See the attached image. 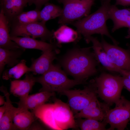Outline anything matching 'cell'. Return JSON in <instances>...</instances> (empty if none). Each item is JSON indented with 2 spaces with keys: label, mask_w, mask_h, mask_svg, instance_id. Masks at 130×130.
<instances>
[{
  "label": "cell",
  "mask_w": 130,
  "mask_h": 130,
  "mask_svg": "<svg viewBox=\"0 0 130 130\" xmlns=\"http://www.w3.org/2000/svg\"><path fill=\"white\" fill-rule=\"evenodd\" d=\"M92 47H75L69 50L59 59V65L67 74L86 83L89 78L98 73L100 64Z\"/></svg>",
  "instance_id": "6da1fadb"
},
{
  "label": "cell",
  "mask_w": 130,
  "mask_h": 130,
  "mask_svg": "<svg viewBox=\"0 0 130 130\" xmlns=\"http://www.w3.org/2000/svg\"><path fill=\"white\" fill-rule=\"evenodd\" d=\"M111 0H101V5L94 12L70 24L75 27L79 34L83 36L86 43L90 42V39L93 34H98L106 36L110 38L114 44L119 43L110 34L106 22L109 19L108 11Z\"/></svg>",
  "instance_id": "7a4b0ae2"
},
{
  "label": "cell",
  "mask_w": 130,
  "mask_h": 130,
  "mask_svg": "<svg viewBox=\"0 0 130 130\" xmlns=\"http://www.w3.org/2000/svg\"><path fill=\"white\" fill-rule=\"evenodd\" d=\"M67 74L59 64H53L50 69L41 76L36 77V82L42 86L40 91L61 93L77 85L86 83L68 78Z\"/></svg>",
  "instance_id": "3957f363"
},
{
  "label": "cell",
  "mask_w": 130,
  "mask_h": 130,
  "mask_svg": "<svg viewBox=\"0 0 130 130\" xmlns=\"http://www.w3.org/2000/svg\"><path fill=\"white\" fill-rule=\"evenodd\" d=\"M94 81L97 94L106 103L111 105L119 99L124 87L121 76L102 72Z\"/></svg>",
  "instance_id": "277c9868"
},
{
  "label": "cell",
  "mask_w": 130,
  "mask_h": 130,
  "mask_svg": "<svg viewBox=\"0 0 130 130\" xmlns=\"http://www.w3.org/2000/svg\"><path fill=\"white\" fill-rule=\"evenodd\" d=\"M96 0H58L63 5L58 21L61 25L71 24L88 15Z\"/></svg>",
  "instance_id": "5b68a950"
},
{
  "label": "cell",
  "mask_w": 130,
  "mask_h": 130,
  "mask_svg": "<svg viewBox=\"0 0 130 130\" xmlns=\"http://www.w3.org/2000/svg\"><path fill=\"white\" fill-rule=\"evenodd\" d=\"M49 110L51 122L58 130L77 129L74 115L68 103L54 98Z\"/></svg>",
  "instance_id": "8992f818"
},
{
  "label": "cell",
  "mask_w": 130,
  "mask_h": 130,
  "mask_svg": "<svg viewBox=\"0 0 130 130\" xmlns=\"http://www.w3.org/2000/svg\"><path fill=\"white\" fill-rule=\"evenodd\" d=\"M46 23L41 21L26 24H12L9 25L10 37H32L34 39L39 38L41 40L48 41L50 43L54 38V31L49 30Z\"/></svg>",
  "instance_id": "52a82bcc"
},
{
  "label": "cell",
  "mask_w": 130,
  "mask_h": 130,
  "mask_svg": "<svg viewBox=\"0 0 130 130\" xmlns=\"http://www.w3.org/2000/svg\"><path fill=\"white\" fill-rule=\"evenodd\" d=\"M60 93L67 97L68 104L74 115L86 107L97 97V94L94 80L82 90L70 89Z\"/></svg>",
  "instance_id": "ba28073f"
},
{
  "label": "cell",
  "mask_w": 130,
  "mask_h": 130,
  "mask_svg": "<svg viewBox=\"0 0 130 130\" xmlns=\"http://www.w3.org/2000/svg\"><path fill=\"white\" fill-rule=\"evenodd\" d=\"M115 104V107L108 111L103 121L110 125L107 130H123L130 120V101L121 96Z\"/></svg>",
  "instance_id": "9c48e42d"
},
{
  "label": "cell",
  "mask_w": 130,
  "mask_h": 130,
  "mask_svg": "<svg viewBox=\"0 0 130 130\" xmlns=\"http://www.w3.org/2000/svg\"><path fill=\"white\" fill-rule=\"evenodd\" d=\"M101 42L108 61L117 68L130 71V51L107 42L101 36Z\"/></svg>",
  "instance_id": "30bf717a"
},
{
  "label": "cell",
  "mask_w": 130,
  "mask_h": 130,
  "mask_svg": "<svg viewBox=\"0 0 130 130\" xmlns=\"http://www.w3.org/2000/svg\"><path fill=\"white\" fill-rule=\"evenodd\" d=\"M110 105L100 102L96 97L85 108L74 115L75 119L84 118L101 121L104 119L110 110Z\"/></svg>",
  "instance_id": "8fae6325"
},
{
  "label": "cell",
  "mask_w": 130,
  "mask_h": 130,
  "mask_svg": "<svg viewBox=\"0 0 130 130\" xmlns=\"http://www.w3.org/2000/svg\"><path fill=\"white\" fill-rule=\"evenodd\" d=\"M11 39L21 48L26 49H35L42 51L43 52L50 50L57 49L61 46L57 43H47L41 40L29 37H10Z\"/></svg>",
  "instance_id": "7c38bea8"
},
{
  "label": "cell",
  "mask_w": 130,
  "mask_h": 130,
  "mask_svg": "<svg viewBox=\"0 0 130 130\" xmlns=\"http://www.w3.org/2000/svg\"><path fill=\"white\" fill-rule=\"evenodd\" d=\"M58 52V49L48 50L43 52L38 58L33 59L30 67L33 74L42 75L47 71L53 64Z\"/></svg>",
  "instance_id": "4fadbf2b"
},
{
  "label": "cell",
  "mask_w": 130,
  "mask_h": 130,
  "mask_svg": "<svg viewBox=\"0 0 130 130\" xmlns=\"http://www.w3.org/2000/svg\"><path fill=\"white\" fill-rule=\"evenodd\" d=\"M36 82V77L28 73L22 80H11L10 91L11 94L20 98L28 95Z\"/></svg>",
  "instance_id": "5bb4252c"
},
{
  "label": "cell",
  "mask_w": 130,
  "mask_h": 130,
  "mask_svg": "<svg viewBox=\"0 0 130 130\" xmlns=\"http://www.w3.org/2000/svg\"><path fill=\"white\" fill-rule=\"evenodd\" d=\"M108 16L113 23L112 32L123 27L130 29V8L119 9L115 5H111L108 11Z\"/></svg>",
  "instance_id": "9a60e30c"
},
{
  "label": "cell",
  "mask_w": 130,
  "mask_h": 130,
  "mask_svg": "<svg viewBox=\"0 0 130 130\" xmlns=\"http://www.w3.org/2000/svg\"><path fill=\"white\" fill-rule=\"evenodd\" d=\"M55 92L40 91L35 94L28 95L20 98L16 104L19 107L28 110H33L45 104L51 97H54Z\"/></svg>",
  "instance_id": "2e32d148"
},
{
  "label": "cell",
  "mask_w": 130,
  "mask_h": 130,
  "mask_svg": "<svg viewBox=\"0 0 130 130\" xmlns=\"http://www.w3.org/2000/svg\"><path fill=\"white\" fill-rule=\"evenodd\" d=\"M27 3V0H0L1 9L3 11L9 25L23 12Z\"/></svg>",
  "instance_id": "e0dca14e"
},
{
  "label": "cell",
  "mask_w": 130,
  "mask_h": 130,
  "mask_svg": "<svg viewBox=\"0 0 130 130\" xmlns=\"http://www.w3.org/2000/svg\"><path fill=\"white\" fill-rule=\"evenodd\" d=\"M36 117L32 112L24 108L18 107L14 108L13 122L15 130H26L34 122Z\"/></svg>",
  "instance_id": "ac0fdd59"
},
{
  "label": "cell",
  "mask_w": 130,
  "mask_h": 130,
  "mask_svg": "<svg viewBox=\"0 0 130 130\" xmlns=\"http://www.w3.org/2000/svg\"><path fill=\"white\" fill-rule=\"evenodd\" d=\"M8 22L3 11L0 12V47L9 50L22 48L11 39Z\"/></svg>",
  "instance_id": "d6986e66"
},
{
  "label": "cell",
  "mask_w": 130,
  "mask_h": 130,
  "mask_svg": "<svg viewBox=\"0 0 130 130\" xmlns=\"http://www.w3.org/2000/svg\"><path fill=\"white\" fill-rule=\"evenodd\" d=\"M0 90L4 94L6 100L5 103L6 110L0 119V130H15L13 122V113L15 107L12 104L10 99V94L6 88L4 86L0 87Z\"/></svg>",
  "instance_id": "ffe728a7"
},
{
  "label": "cell",
  "mask_w": 130,
  "mask_h": 130,
  "mask_svg": "<svg viewBox=\"0 0 130 130\" xmlns=\"http://www.w3.org/2000/svg\"><path fill=\"white\" fill-rule=\"evenodd\" d=\"M90 42L92 44V48L96 57L99 62L106 69L110 71L119 73L120 69L111 64L108 60L106 53L100 42L96 37L91 36Z\"/></svg>",
  "instance_id": "44dd1931"
},
{
  "label": "cell",
  "mask_w": 130,
  "mask_h": 130,
  "mask_svg": "<svg viewBox=\"0 0 130 130\" xmlns=\"http://www.w3.org/2000/svg\"><path fill=\"white\" fill-rule=\"evenodd\" d=\"M25 49L21 48L15 50H7L0 47V74H2L5 66L12 67L17 64L20 58Z\"/></svg>",
  "instance_id": "7402d4cb"
},
{
  "label": "cell",
  "mask_w": 130,
  "mask_h": 130,
  "mask_svg": "<svg viewBox=\"0 0 130 130\" xmlns=\"http://www.w3.org/2000/svg\"><path fill=\"white\" fill-rule=\"evenodd\" d=\"M53 34L54 38L59 45L62 43L76 42L80 39L81 35L77 31L65 25H62L54 31Z\"/></svg>",
  "instance_id": "603a6c76"
},
{
  "label": "cell",
  "mask_w": 130,
  "mask_h": 130,
  "mask_svg": "<svg viewBox=\"0 0 130 130\" xmlns=\"http://www.w3.org/2000/svg\"><path fill=\"white\" fill-rule=\"evenodd\" d=\"M31 72L30 67L26 65V61L23 59L10 69L4 71L2 73V78L3 79L6 80L11 78L18 79L25 74Z\"/></svg>",
  "instance_id": "cb8c5ba5"
},
{
  "label": "cell",
  "mask_w": 130,
  "mask_h": 130,
  "mask_svg": "<svg viewBox=\"0 0 130 130\" xmlns=\"http://www.w3.org/2000/svg\"><path fill=\"white\" fill-rule=\"evenodd\" d=\"M43 8L40 11V21L46 23V21L60 17L62 12V8L53 4L47 2Z\"/></svg>",
  "instance_id": "d4e9b609"
},
{
  "label": "cell",
  "mask_w": 130,
  "mask_h": 130,
  "mask_svg": "<svg viewBox=\"0 0 130 130\" xmlns=\"http://www.w3.org/2000/svg\"><path fill=\"white\" fill-rule=\"evenodd\" d=\"M75 121L77 126L82 130H106L107 124L104 121L102 122L90 119H76Z\"/></svg>",
  "instance_id": "484cf974"
},
{
  "label": "cell",
  "mask_w": 130,
  "mask_h": 130,
  "mask_svg": "<svg viewBox=\"0 0 130 130\" xmlns=\"http://www.w3.org/2000/svg\"><path fill=\"white\" fill-rule=\"evenodd\" d=\"M40 11L35 8L34 10L23 12L15 18L9 26L13 23L26 24L40 21Z\"/></svg>",
  "instance_id": "4316f807"
},
{
  "label": "cell",
  "mask_w": 130,
  "mask_h": 130,
  "mask_svg": "<svg viewBox=\"0 0 130 130\" xmlns=\"http://www.w3.org/2000/svg\"><path fill=\"white\" fill-rule=\"evenodd\" d=\"M50 0H27L29 6L34 4L36 6V9L40 11L42 6Z\"/></svg>",
  "instance_id": "83f0119b"
},
{
  "label": "cell",
  "mask_w": 130,
  "mask_h": 130,
  "mask_svg": "<svg viewBox=\"0 0 130 130\" xmlns=\"http://www.w3.org/2000/svg\"><path fill=\"white\" fill-rule=\"evenodd\" d=\"M124 87L130 92V80L124 76L121 77Z\"/></svg>",
  "instance_id": "f1b7e54d"
},
{
  "label": "cell",
  "mask_w": 130,
  "mask_h": 130,
  "mask_svg": "<svg viewBox=\"0 0 130 130\" xmlns=\"http://www.w3.org/2000/svg\"><path fill=\"white\" fill-rule=\"evenodd\" d=\"M116 5H120L123 6L130 5V0H115Z\"/></svg>",
  "instance_id": "f546056e"
},
{
  "label": "cell",
  "mask_w": 130,
  "mask_h": 130,
  "mask_svg": "<svg viewBox=\"0 0 130 130\" xmlns=\"http://www.w3.org/2000/svg\"><path fill=\"white\" fill-rule=\"evenodd\" d=\"M119 73L130 80V71L120 69Z\"/></svg>",
  "instance_id": "4dcf8cb0"
},
{
  "label": "cell",
  "mask_w": 130,
  "mask_h": 130,
  "mask_svg": "<svg viewBox=\"0 0 130 130\" xmlns=\"http://www.w3.org/2000/svg\"><path fill=\"white\" fill-rule=\"evenodd\" d=\"M6 110V105L5 104L3 106L0 107V119Z\"/></svg>",
  "instance_id": "1f68e13d"
},
{
  "label": "cell",
  "mask_w": 130,
  "mask_h": 130,
  "mask_svg": "<svg viewBox=\"0 0 130 130\" xmlns=\"http://www.w3.org/2000/svg\"><path fill=\"white\" fill-rule=\"evenodd\" d=\"M4 96L0 95V105L1 106L4 104L6 102Z\"/></svg>",
  "instance_id": "d6a6232c"
},
{
  "label": "cell",
  "mask_w": 130,
  "mask_h": 130,
  "mask_svg": "<svg viewBox=\"0 0 130 130\" xmlns=\"http://www.w3.org/2000/svg\"><path fill=\"white\" fill-rule=\"evenodd\" d=\"M128 32V34L125 36V38L127 39H130V29H129Z\"/></svg>",
  "instance_id": "836d02e7"
},
{
  "label": "cell",
  "mask_w": 130,
  "mask_h": 130,
  "mask_svg": "<svg viewBox=\"0 0 130 130\" xmlns=\"http://www.w3.org/2000/svg\"><path fill=\"white\" fill-rule=\"evenodd\" d=\"M129 50L130 51V45H129Z\"/></svg>",
  "instance_id": "e575fe53"
}]
</instances>
